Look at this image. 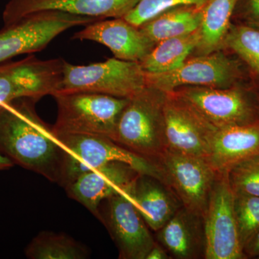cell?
I'll return each mask as SVG.
<instances>
[{"instance_id": "6da1fadb", "label": "cell", "mask_w": 259, "mask_h": 259, "mask_svg": "<svg viewBox=\"0 0 259 259\" xmlns=\"http://www.w3.org/2000/svg\"><path fill=\"white\" fill-rule=\"evenodd\" d=\"M36 102L20 98L0 106V153L15 164L60 184L66 151L37 115Z\"/></svg>"}, {"instance_id": "7a4b0ae2", "label": "cell", "mask_w": 259, "mask_h": 259, "mask_svg": "<svg viewBox=\"0 0 259 259\" xmlns=\"http://www.w3.org/2000/svg\"><path fill=\"white\" fill-rule=\"evenodd\" d=\"M166 93L148 86L128 99L113 140L136 154L158 161L166 150L164 104Z\"/></svg>"}, {"instance_id": "3957f363", "label": "cell", "mask_w": 259, "mask_h": 259, "mask_svg": "<svg viewBox=\"0 0 259 259\" xmlns=\"http://www.w3.org/2000/svg\"><path fill=\"white\" fill-rule=\"evenodd\" d=\"M57 118L52 127L56 136L88 135L112 139L117 122L128 99L102 94L57 93Z\"/></svg>"}, {"instance_id": "277c9868", "label": "cell", "mask_w": 259, "mask_h": 259, "mask_svg": "<svg viewBox=\"0 0 259 259\" xmlns=\"http://www.w3.org/2000/svg\"><path fill=\"white\" fill-rule=\"evenodd\" d=\"M171 93L214 128L259 122V93L241 82L227 88L182 87Z\"/></svg>"}, {"instance_id": "5b68a950", "label": "cell", "mask_w": 259, "mask_h": 259, "mask_svg": "<svg viewBox=\"0 0 259 259\" xmlns=\"http://www.w3.org/2000/svg\"><path fill=\"white\" fill-rule=\"evenodd\" d=\"M147 86V74L139 62L113 58L77 66L65 61L58 93L87 92L129 99Z\"/></svg>"}, {"instance_id": "8992f818", "label": "cell", "mask_w": 259, "mask_h": 259, "mask_svg": "<svg viewBox=\"0 0 259 259\" xmlns=\"http://www.w3.org/2000/svg\"><path fill=\"white\" fill-rule=\"evenodd\" d=\"M98 19L60 11H42L4 23L0 30V63L15 56L45 49L68 29L86 25Z\"/></svg>"}, {"instance_id": "52a82bcc", "label": "cell", "mask_w": 259, "mask_h": 259, "mask_svg": "<svg viewBox=\"0 0 259 259\" xmlns=\"http://www.w3.org/2000/svg\"><path fill=\"white\" fill-rule=\"evenodd\" d=\"M148 86L169 93L187 86L227 88L241 83L243 73L241 61L220 50L187 59L173 71L147 74Z\"/></svg>"}, {"instance_id": "ba28073f", "label": "cell", "mask_w": 259, "mask_h": 259, "mask_svg": "<svg viewBox=\"0 0 259 259\" xmlns=\"http://www.w3.org/2000/svg\"><path fill=\"white\" fill-rule=\"evenodd\" d=\"M227 172L218 173L203 215L206 259H245Z\"/></svg>"}, {"instance_id": "9c48e42d", "label": "cell", "mask_w": 259, "mask_h": 259, "mask_svg": "<svg viewBox=\"0 0 259 259\" xmlns=\"http://www.w3.org/2000/svg\"><path fill=\"white\" fill-rule=\"evenodd\" d=\"M169 187L185 208L203 218L218 173L204 158L166 149L158 159Z\"/></svg>"}, {"instance_id": "30bf717a", "label": "cell", "mask_w": 259, "mask_h": 259, "mask_svg": "<svg viewBox=\"0 0 259 259\" xmlns=\"http://www.w3.org/2000/svg\"><path fill=\"white\" fill-rule=\"evenodd\" d=\"M65 61L30 56L0 66V106L20 98L38 101L60 91Z\"/></svg>"}, {"instance_id": "8fae6325", "label": "cell", "mask_w": 259, "mask_h": 259, "mask_svg": "<svg viewBox=\"0 0 259 259\" xmlns=\"http://www.w3.org/2000/svg\"><path fill=\"white\" fill-rule=\"evenodd\" d=\"M56 136L64 149L90 171L106 163L119 162L129 165L140 175L154 177L166 185L164 173L158 161L136 154L110 138L88 135Z\"/></svg>"}, {"instance_id": "7c38bea8", "label": "cell", "mask_w": 259, "mask_h": 259, "mask_svg": "<svg viewBox=\"0 0 259 259\" xmlns=\"http://www.w3.org/2000/svg\"><path fill=\"white\" fill-rule=\"evenodd\" d=\"M163 112L166 149L207 160L215 128L173 93H166Z\"/></svg>"}, {"instance_id": "4fadbf2b", "label": "cell", "mask_w": 259, "mask_h": 259, "mask_svg": "<svg viewBox=\"0 0 259 259\" xmlns=\"http://www.w3.org/2000/svg\"><path fill=\"white\" fill-rule=\"evenodd\" d=\"M106 216L102 222L108 228L122 259H146L156 244L146 223L128 196L119 194L107 199Z\"/></svg>"}, {"instance_id": "5bb4252c", "label": "cell", "mask_w": 259, "mask_h": 259, "mask_svg": "<svg viewBox=\"0 0 259 259\" xmlns=\"http://www.w3.org/2000/svg\"><path fill=\"white\" fill-rule=\"evenodd\" d=\"M139 175L129 165L111 162L88 172L65 190L70 198L82 204L102 221L100 206L102 201L119 194L127 196Z\"/></svg>"}, {"instance_id": "9a60e30c", "label": "cell", "mask_w": 259, "mask_h": 259, "mask_svg": "<svg viewBox=\"0 0 259 259\" xmlns=\"http://www.w3.org/2000/svg\"><path fill=\"white\" fill-rule=\"evenodd\" d=\"M73 38L99 42L108 48L115 58L139 63L156 45L139 27L123 18L97 20L75 33Z\"/></svg>"}, {"instance_id": "2e32d148", "label": "cell", "mask_w": 259, "mask_h": 259, "mask_svg": "<svg viewBox=\"0 0 259 259\" xmlns=\"http://www.w3.org/2000/svg\"><path fill=\"white\" fill-rule=\"evenodd\" d=\"M139 0H10L3 13L4 23L42 11H60L104 20L123 18Z\"/></svg>"}, {"instance_id": "e0dca14e", "label": "cell", "mask_w": 259, "mask_h": 259, "mask_svg": "<svg viewBox=\"0 0 259 259\" xmlns=\"http://www.w3.org/2000/svg\"><path fill=\"white\" fill-rule=\"evenodd\" d=\"M259 155V122L215 129L207 161L218 173Z\"/></svg>"}, {"instance_id": "ac0fdd59", "label": "cell", "mask_w": 259, "mask_h": 259, "mask_svg": "<svg viewBox=\"0 0 259 259\" xmlns=\"http://www.w3.org/2000/svg\"><path fill=\"white\" fill-rule=\"evenodd\" d=\"M127 196L144 222L155 232L159 231L182 206L168 186L148 175L136 177Z\"/></svg>"}, {"instance_id": "d6986e66", "label": "cell", "mask_w": 259, "mask_h": 259, "mask_svg": "<svg viewBox=\"0 0 259 259\" xmlns=\"http://www.w3.org/2000/svg\"><path fill=\"white\" fill-rule=\"evenodd\" d=\"M157 238L175 258H204L206 239L203 218L183 206L157 231Z\"/></svg>"}, {"instance_id": "ffe728a7", "label": "cell", "mask_w": 259, "mask_h": 259, "mask_svg": "<svg viewBox=\"0 0 259 259\" xmlns=\"http://www.w3.org/2000/svg\"><path fill=\"white\" fill-rule=\"evenodd\" d=\"M204 6L184 5L175 7L139 28L155 44L166 39L187 35L200 27Z\"/></svg>"}, {"instance_id": "44dd1931", "label": "cell", "mask_w": 259, "mask_h": 259, "mask_svg": "<svg viewBox=\"0 0 259 259\" xmlns=\"http://www.w3.org/2000/svg\"><path fill=\"white\" fill-rule=\"evenodd\" d=\"M238 0H209L203 8L196 56L223 50Z\"/></svg>"}, {"instance_id": "7402d4cb", "label": "cell", "mask_w": 259, "mask_h": 259, "mask_svg": "<svg viewBox=\"0 0 259 259\" xmlns=\"http://www.w3.org/2000/svg\"><path fill=\"white\" fill-rule=\"evenodd\" d=\"M199 29L187 35L166 39L156 44L141 61L143 69L147 74H156L180 67L198 47L200 40Z\"/></svg>"}, {"instance_id": "603a6c76", "label": "cell", "mask_w": 259, "mask_h": 259, "mask_svg": "<svg viewBox=\"0 0 259 259\" xmlns=\"http://www.w3.org/2000/svg\"><path fill=\"white\" fill-rule=\"evenodd\" d=\"M30 259H85L90 253L85 245L64 233H38L25 249Z\"/></svg>"}, {"instance_id": "cb8c5ba5", "label": "cell", "mask_w": 259, "mask_h": 259, "mask_svg": "<svg viewBox=\"0 0 259 259\" xmlns=\"http://www.w3.org/2000/svg\"><path fill=\"white\" fill-rule=\"evenodd\" d=\"M236 54L259 79V30L243 24L232 23L223 50Z\"/></svg>"}, {"instance_id": "d4e9b609", "label": "cell", "mask_w": 259, "mask_h": 259, "mask_svg": "<svg viewBox=\"0 0 259 259\" xmlns=\"http://www.w3.org/2000/svg\"><path fill=\"white\" fill-rule=\"evenodd\" d=\"M235 217L242 248L259 231V197L234 194Z\"/></svg>"}, {"instance_id": "484cf974", "label": "cell", "mask_w": 259, "mask_h": 259, "mask_svg": "<svg viewBox=\"0 0 259 259\" xmlns=\"http://www.w3.org/2000/svg\"><path fill=\"white\" fill-rule=\"evenodd\" d=\"M227 175L233 194L259 197V155L237 163Z\"/></svg>"}, {"instance_id": "4316f807", "label": "cell", "mask_w": 259, "mask_h": 259, "mask_svg": "<svg viewBox=\"0 0 259 259\" xmlns=\"http://www.w3.org/2000/svg\"><path fill=\"white\" fill-rule=\"evenodd\" d=\"M209 0H139L134 9L123 17L126 21L141 27L155 17L175 7L184 5L202 6Z\"/></svg>"}, {"instance_id": "83f0119b", "label": "cell", "mask_w": 259, "mask_h": 259, "mask_svg": "<svg viewBox=\"0 0 259 259\" xmlns=\"http://www.w3.org/2000/svg\"><path fill=\"white\" fill-rule=\"evenodd\" d=\"M234 17L240 24L259 30V0H238Z\"/></svg>"}, {"instance_id": "f1b7e54d", "label": "cell", "mask_w": 259, "mask_h": 259, "mask_svg": "<svg viewBox=\"0 0 259 259\" xmlns=\"http://www.w3.org/2000/svg\"><path fill=\"white\" fill-rule=\"evenodd\" d=\"M243 251L248 258H259V231L249 243L245 246Z\"/></svg>"}, {"instance_id": "f546056e", "label": "cell", "mask_w": 259, "mask_h": 259, "mask_svg": "<svg viewBox=\"0 0 259 259\" xmlns=\"http://www.w3.org/2000/svg\"><path fill=\"white\" fill-rule=\"evenodd\" d=\"M169 255L166 253V250L161 248L159 245L155 244L153 245L149 253H148L146 259H169Z\"/></svg>"}, {"instance_id": "4dcf8cb0", "label": "cell", "mask_w": 259, "mask_h": 259, "mask_svg": "<svg viewBox=\"0 0 259 259\" xmlns=\"http://www.w3.org/2000/svg\"><path fill=\"white\" fill-rule=\"evenodd\" d=\"M14 164L15 163L9 158L0 153V171L9 169L11 167L14 166Z\"/></svg>"}]
</instances>
